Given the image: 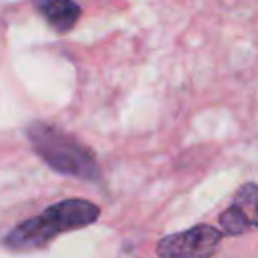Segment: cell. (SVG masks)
I'll list each match as a JSON object with an SVG mask.
<instances>
[{
	"label": "cell",
	"mask_w": 258,
	"mask_h": 258,
	"mask_svg": "<svg viewBox=\"0 0 258 258\" xmlns=\"http://www.w3.org/2000/svg\"><path fill=\"white\" fill-rule=\"evenodd\" d=\"M99 216H101L99 206H95L89 200H81V198L62 200L46 208L42 214L20 222L6 236V244L14 250L42 248L62 232H71L95 224Z\"/></svg>",
	"instance_id": "cell-1"
},
{
	"label": "cell",
	"mask_w": 258,
	"mask_h": 258,
	"mask_svg": "<svg viewBox=\"0 0 258 258\" xmlns=\"http://www.w3.org/2000/svg\"><path fill=\"white\" fill-rule=\"evenodd\" d=\"M26 135L38 157L54 171L85 181L101 179V169L93 151L67 131L44 121H34L26 127Z\"/></svg>",
	"instance_id": "cell-2"
},
{
	"label": "cell",
	"mask_w": 258,
	"mask_h": 258,
	"mask_svg": "<svg viewBox=\"0 0 258 258\" xmlns=\"http://www.w3.org/2000/svg\"><path fill=\"white\" fill-rule=\"evenodd\" d=\"M224 234L208 224H198L187 230L161 238L155 246L159 258H212Z\"/></svg>",
	"instance_id": "cell-3"
},
{
	"label": "cell",
	"mask_w": 258,
	"mask_h": 258,
	"mask_svg": "<svg viewBox=\"0 0 258 258\" xmlns=\"http://www.w3.org/2000/svg\"><path fill=\"white\" fill-rule=\"evenodd\" d=\"M36 10L44 16V20L60 34L69 32L79 16H81V6L75 0H32Z\"/></svg>",
	"instance_id": "cell-4"
},
{
	"label": "cell",
	"mask_w": 258,
	"mask_h": 258,
	"mask_svg": "<svg viewBox=\"0 0 258 258\" xmlns=\"http://www.w3.org/2000/svg\"><path fill=\"white\" fill-rule=\"evenodd\" d=\"M232 206L240 210V214L246 218L250 228H258V183L248 181L240 185L238 191L234 194Z\"/></svg>",
	"instance_id": "cell-5"
},
{
	"label": "cell",
	"mask_w": 258,
	"mask_h": 258,
	"mask_svg": "<svg viewBox=\"0 0 258 258\" xmlns=\"http://www.w3.org/2000/svg\"><path fill=\"white\" fill-rule=\"evenodd\" d=\"M220 226H222L220 232L224 236H242L250 230V224L246 222V218L240 214L236 206H230L220 214Z\"/></svg>",
	"instance_id": "cell-6"
}]
</instances>
